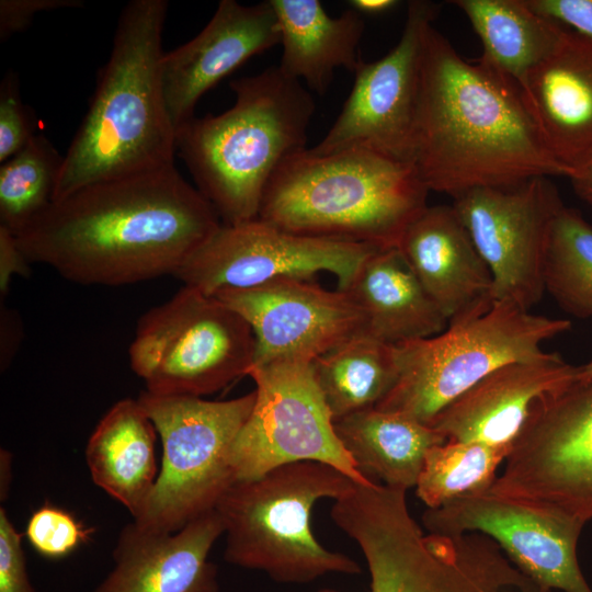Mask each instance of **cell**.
Returning <instances> with one entry per match:
<instances>
[{"label":"cell","mask_w":592,"mask_h":592,"mask_svg":"<svg viewBox=\"0 0 592 592\" xmlns=\"http://www.w3.org/2000/svg\"><path fill=\"white\" fill-rule=\"evenodd\" d=\"M30 262L21 250L16 238L8 229L0 227V296L7 295L14 275L29 276Z\"/></svg>","instance_id":"8d00e7d4"},{"label":"cell","mask_w":592,"mask_h":592,"mask_svg":"<svg viewBox=\"0 0 592 592\" xmlns=\"http://www.w3.org/2000/svg\"><path fill=\"white\" fill-rule=\"evenodd\" d=\"M250 326L255 342L252 366L310 363L343 341L365 332L360 307L343 291L309 280L285 277L244 289L214 294Z\"/></svg>","instance_id":"2e32d148"},{"label":"cell","mask_w":592,"mask_h":592,"mask_svg":"<svg viewBox=\"0 0 592 592\" xmlns=\"http://www.w3.org/2000/svg\"><path fill=\"white\" fill-rule=\"evenodd\" d=\"M253 409L231 449L236 481L261 477L295 462L328 464L358 485L373 482L338 437L333 419L312 376L310 363L252 366Z\"/></svg>","instance_id":"8fae6325"},{"label":"cell","mask_w":592,"mask_h":592,"mask_svg":"<svg viewBox=\"0 0 592 592\" xmlns=\"http://www.w3.org/2000/svg\"><path fill=\"white\" fill-rule=\"evenodd\" d=\"M340 291L362 310L365 333L387 344L433 337L448 325L397 247L377 248Z\"/></svg>","instance_id":"603a6c76"},{"label":"cell","mask_w":592,"mask_h":592,"mask_svg":"<svg viewBox=\"0 0 592 592\" xmlns=\"http://www.w3.org/2000/svg\"><path fill=\"white\" fill-rule=\"evenodd\" d=\"M280 43L270 0L250 5L221 0L195 37L162 56L161 86L174 132L194 117L197 102L209 89Z\"/></svg>","instance_id":"e0dca14e"},{"label":"cell","mask_w":592,"mask_h":592,"mask_svg":"<svg viewBox=\"0 0 592 592\" xmlns=\"http://www.w3.org/2000/svg\"><path fill=\"white\" fill-rule=\"evenodd\" d=\"M570 328L567 319L493 301L448 321L439 334L395 344L397 380L376 409L403 413L429 426L444 407L491 372L540 355L545 341Z\"/></svg>","instance_id":"52a82bcc"},{"label":"cell","mask_w":592,"mask_h":592,"mask_svg":"<svg viewBox=\"0 0 592 592\" xmlns=\"http://www.w3.org/2000/svg\"><path fill=\"white\" fill-rule=\"evenodd\" d=\"M162 442V464L139 525L173 533L214 510L236 482L231 449L255 401V390L229 400L137 398Z\"/></svg>","instance_id":"ba28073f"},{"label":"cell","mask_w":592,"mask_h":592,"mask_svg":"<svg viewBox=\"0 0 592 592\" xmlns=\"http://www.w3.org/2000/svg\"><path fill=\"white\" fill-rule=\"evenodd\" d=\"M344 533L360 546L371 577L369 592H488L457 553L424 534L400 508L353 514ZM317 592H340L325 588Z\"/></svg>","instance_id":"ac0fdd59"},{"label":"cell","mask_w":592,"mask_h":592,"mask_svg":"<svg viewBox=\"0 0 592 592\" xmlns=\"http://www.w3.org/2000/svg\"><path fill=\"white\" fill-rule=\"evenodd\" d=\"M221 534L215 509L173 533L133 521L121 531L113 568L93 592H219L208 555Z\"/></svg>","instance_id":"d6986e66"},{"label":"cell","mask_w":592,"mask_h":592,"mask_svg":"<svg viewBox=\"0 0 592 592\" xmlns=\"http://www.w3.org/2000/svg\"><path fill=\"white\" fill-rule=\"evenodd\" d=\"M578 371V366L551 352L511 362L449 402L429 426L446 441L510 446L534 401L573 380Z\"/></svg>","instance_id":"ffe728a7"},{"label":"cell","mask_w":592,"mask_h":592,"mask_svg":"<svg viewBox=\"0 0 592 592\" xmlns=\"http://www.w3.org/2000/svg\"><path fill=\"white\" fill-rule=\"evenodd\" d=\"M166 0H132L88 110L64 156L55 201L94 183L173 163L175 132L160 76Z\"/></svg>","instance_id":"3957f363"},{"label":"cell","mask_w":592,"mask_h":592,"mask_svg":"<svg viewBox=\"0 0 592 592\" xmlns=\"http://www.w3.org/2000/svg\"><path fill=\"white\" fill-rule=\"evenodd\" d=\"M439 11L440 4L431 1L409 2L399 42L354 72L341 113L323 139L309 148L312 153L365 149L411 162L423 39Z\"/></svg>","instance_id":"5bb4252c"},{"label":"cell","mask_w":592,"mask_h":592,"mask_svg":"<svg viewBox=\"0 0 592 592\" xmlns=\"http://www.w3.org/2000/svg\"><path fill=\"white\" fill-rule=\"evenodd\" d=\"M11 454H9L7 451L4 449H1V465L4 467V470L1 468V477L4 476V479L1 480V499L3 497V493H4V497H5V493L8 492V489H9V483L10 481L7 479V476H10L11 477Z\"/></svg>","instance_id":"ab89813d"},{"label":"cell","mask_w":592,"mask_h":592,"mask_svg":"<svg viewBox=\"0 0 592 592\" xmlns=\"http://www.w3.org/2000/svg\"><path fill=\"white\" fill-rule=\"evenodd\" d=\"M453 207L492 276L493 301L530 311L544 292V265L554 221L565 206L548 177L509 187H476Z\"/></svg>","instance_id":"7c38bea8"},{"label":"cell","mask_w":592,"mask_h":592,"mask_svg":"<svg viewBox=\"0 0 592 592\" xmlns=\"http://www.w3.org/2000/svg\"><path fill=\"white\" fill-rule=\"evenodd\" d=\"M578 375L581 377L592 376V360L587 364L579 366Z\"/></svg>","instance_id":"60d3db41"},{"label":"cell","mask_w":592,"mask_h":592,"mask_svg":"<svg viewBox=\"0 0 592 592\" xmlns=\"http://www.w3.org/2000/svg\"><path fill=\"white\" fill-rule=\"evenodd\" d=\"M510 446L478 442L445 441L429 449L415 492L426 509H436L456 498L489 490Z\"/></svg>","instance_id":"4dcf8cb0"},{"label":"cell","mask_w":592,"mask_h":592,"mask_svg":"<svg viewBox=\"0 0 592 592\" xmlns=\"http://www.w3.org/2000/svg\"><path fill=\"white\" fill-rule=\"evenodd\" d=\"M0 592H35L19 533L4 508L0 509Z\"/></svg>","instance_id":"836d02e7"},{"label":"cell","mask_w":592,"mask_h":592,"mask_svg":"<svg viewBox=\"0 0 592 592\" xmlns=\"http://www.w3.org/2000/svg\"><path fill=\"white\" fill-rule=\"evenodd\" d=\"M156 433L139 401L125 398L102 417L84 451L93 482L122 503L134 520L144 512L159 474Z\"/></svg>","instance_id":"d4e9b609"},{"label":"cell","mask_w":592,"mask_h":592,"mask_svg":"<svg viewBox=\"0 0 592 592\" xmlns=\"http://www.w3.org/2000/svg\"><path fill=\"white\" fill-rule=\"evenodd\" d=\"M399 2L396 0H352L350 1L351 9L355 10L360 14H382L392 8Z\"/></svg>","instance_id":"f35d334b"},{"label":"cell","mask_w":592,"mask_h":592,"mask_svg":"<svg viewBox=\"0 0 592 592\" xmlns=\"http://www.w3.org/2000/svg\"><path fill=\"white\" fill-rule=\"evenodd\" d=\"M310 368L333 421L376 408L398 376L395 345L365 332L319 355Z\"/></svg>","instance_id":"83f0119b"},{"label":"cell","mask_w":592,"mask_h":592,"mask_svg":"<svg viewBox=\"0 0 592 592\" xmlns=\"http://www.w3.org/2000/svg\"><path fill=\"white\" fill-rule=\"evenodd\" d=\"M542 16L592 41V0H525Z\"/></svg>","instance_id":"d590c367"},{"label":"cell","mask_w":592,"mask_h":592,"mask_svg":"<svg viewBox=\"0 0 592 592\" xmlns=\"http://www.w3.org/2000/svg\"><path fill=\"white\" fill-rule=\"evenodd\" d=\"M92 532L67 510L46 502L31 514L25 536L41 556L61 559L87 543Z\"/></svg>","instance_id":"1f68e13d"},{"label":"cell","mask_w":592,"mask_h":592,"mask_svg":"<svg viewBox=\"0 0 592 592\" xmlns=\"http://www.w3.org/2000/svg\"><path fill=\"white\" fill-rule=\"evenodd\" d=\"M489 490L543 513L592 520V376L534 401Z\"/></svg>","instance_id":"30bf717a"},{"label":"cell","mask_w":592,"mask_h":592,"mask_svg":"<svg viewBox=\"0 0 592 592\" xmlns=\"http://www.w3.org/2000/svg\"><path fill=\"white\" fill-rule=\"evenodd\" d=\"M276 14L283 47L280 70L305 81L319 95L330 87L334 71L355 72L365 22L353 9L332 18L318 0H270Z\"/></svg>","instance_id":"cb8c5ba5"},{"label":"cell","mask_w":592,"mask_h":592,"mask_svg":"<svg viewBox=\"0 0 592 592\" xmlns=\"http://www.w3.org/2000/svg\"><path fill=\"white\" fill-rule=\"evenodd\" d=\"M354 486L337 468L311 460L236 481L215 508L226 535L225 560L262 571L281 583H308L328 573H360L354 559L325 548L310 528L317 501L338 500Z\"/></svg>","instance_id":"8992f818"},{"label":"cell","mask_w":592,"mask_h":592,"mask_svg":"<svg viewBox=\"0 0 592 592\" xmlns=\"http://www.w3.org/2000/svg\"><path fill=\"white\" fill-rule=\"evenodd\" d=\"M544 286L568 314L592 318V226L566 205L551 228Z\"/></svg>","instance_id":"f546056e"},{"label":"cell","mask_w":592,"mask_h":592,"mask_svg":"<svg viewBox=\"0 0 592 592\" xmlns=\"http://www.w3.org/2000/svg\"><path fill=\"white\" fill-rule=\"evenodd\" d=\"M220 226L170 163L84 186L15 238L31 264L81 285L122 286L173 275Z\"/></svg>","instance_id":"6da1fadb"},{"label":"cell","mask_w":592,"mask_h":592,"mask_svg":"<svg viewBox=\"0 0 592 592\" xmlns=\"http://www.w3.org/2000/svg\"><path fill=\"white\" fill-rule=\"evenodd\" d=\"M551 156L570 173L592 160V41L566 29L520 86ZM570 174V175H571Z\"/></svg>","instance_id":"44dd1931"},{"label":"cell","mask_w":592,"mask_h":592,"mask_svg":"<svg viewBox=\"0 0 592 592\" xmlns=\"http://www.w3.org/2000/svg\"><path fill=\"white\" fill-rule=\"evenodd\" d=\"M64 156L44 135H35L0 166V227L14 236L55 201Z\"/></svg>","instance_id":"f1b7e54d"},{"label":"cell","mask_w":592,"mask_h":592,"mask_svg":"<svg viewBox=\"0 0 592 592\" xmlns=\"http://www.w3.org/2000/svg\"><path fill=\"white\" fill-rule=\"evenodd\" d=\"M422 522L433 535L488 536L522 573L547 591L592 592L577 557L584 526L578 520L543 513L485 490L426 509Z\"/></svg>","instance_id":"9a60e30c"},{"label":"cell","mask_w":592,"mask_h":592,"mask_svg":"<svg viewBox=\"0 0 592 592\" xmlns=\"http://www.w3.org/2000/svg\"><path fill=\"white\" fill-rule=\"evenodd\" d=\"M411 162L453 198L534 177H570L543 143L519 84L482 58L465 60L433 24L423 39Z\"/></svg>","instance_id":"7a4b0ae2"},{"label":"cell","mask_w":592,"mask_h":592,"mask_svg":"<svg viewBox=\"0 0 592 592\" xmlns=\"http://www.w3.org/2000/svg\"><path fill=\"white\" fill-rule=\"evenodd\" d=\"M334 430L358 469L385 486L415 487L430 448L446 440L432 428L399 412L376 408L333 421Z\"/></svg>","instance_id":"484cf974"},{"label":"cell","mask_w":592,"mask_h":592,"mask_svg":"<svg viewBox=\"0 0 592 592\" xmlns=\"http://www.w3.org/2000/svg\"><path fill=\"white\" fill-rule=\"evenodd\" d=\"M81 7L82 0H0V41L23 32L39 12Z\"/></svg>","instance_id":"e575fe53"},{"label":"cell","mask_w":592,"mask_h":592,"mask_svg":"<svg viewBox=\"0 0 592 592\" xmlns=\"http://www.w3.org/2000/svg\"><path fill=\"white\" fill-rule=\"evenodd\" d=\"M397 248L448 321L492 305L491 273L453 205L426 206Z\"/></svg>","instance_id":"7402d4cb"},{"label":"cell","mask_w":592,"mask_h":592,"mask_svg":"<svg viewBox=\"0 0 592 592\" xmlns=\"http://www.w3.org/2000/svg\"><path fill=\"white\" fill-rule=\"evenodd\" d=\"M429 192L411 162L365 149L306 148L276 170L258 218L298 235L397 247Z\"/></svg>","instance_id":"5b68a950"},{"label":"cell","mask_w":592,"mask_h":592,"mask_svg":"<svg viewBox=\"0 0 592 592\" xmlns=\"http://www.w3.org/2000/svg\"><path fill=\"white\" fill-rule=\"evenodd\" d=\"M576 193L592 204V160L569 177Z\"/></svg>","instance_id":"74e56055"},{"label":"cell","mask_w":592,"mask_h":592,"mask_svg":"<svg viewBox=\"0 0 592 592\" xmlns=\"http://www.w3.org/2000/svg\"><path fill=\"white\" fill-rule=\"evenodd\" d=\"M37 122L33 110L21 96L19 79L7 72L0 83V162L22 150L36 135Z\"/></svg>","instance_id":"d6a6232c"},{"label":"cell","mask_w":592,"mask_h":592,"mask_svg":"<svg viewBox=\"0 0 592 592\" xmlns=\"http://www.w3.org/2000/svg\"><path fill=\"white\" fill-rule=\"evenodd\" d=\"M234 105L193 117L175 133V149L221 224L257 219L272 177L306 149L315 102L300 81L274 66L230 82Z\"/></svg>","instance_id":"277c9868"},{"label":"cell","mask_w":592,"mask_h":592,"mask_svg":"<svg viewBox=\"0 0 592 592\" xmlns=\"http://www.w3.org/2000/svg\"><path fill=\"white\" fill-rule=\"evenodd\" d=\"M479 36L481 58L514 80L527 73L561 42L566 27L533 11L525 0H455Z\"/></svg>","instance_id":"4316f807"},{"label":"cell","mask_w":592,"mask_h":592,"mask_svg":"<svg viewBox=\"0 0 592 592\" xmlns=\"http://www.w3.org/2000/svg\"><path fill=\"white\" fill-rule=\"evenodd\" d=\"M376 246L294 234L259 218L224 225L172 276L207 295L319 272L343 289Z\"/></svg>","instance_id":"4fadbf2b"},{"label":"cell","mask_w":592,"mask_h":592,"mask_svg":"<svg viewBox=\"0 0 592 592\" xmlns=\"http://www.w3.org/2000/svg\"><path fill=\"white\" fill-rule=\"evenodd\" d=\"M254 350L253 332L236 310L183 286L139 318L128 358L146 391L203 397L248 375Z\"/></svg>","instance_id":"9c48e42d"}]
</instances>
